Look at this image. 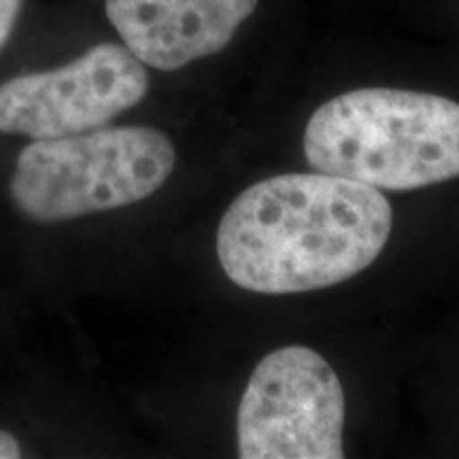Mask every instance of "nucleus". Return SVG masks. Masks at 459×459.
<instances>
[{"label": "nucleus", "instance_id": "obj_1", "mask_svg": "<svg viewBox=\"0 0 459 459\" xmlns=\"http://www.w3.org/2000/svg\"><path fill=\"white\" fill-rule=\"evenodd\" d=\"M394 211L381 189L296 172L247 187L217 230V257L234 285L287 296L349 281L387 245Z\"/></svg>", "mask_w": 459, "mask_h": 459}, {"label": "nucleus", "instance_id": "obj_2", "mask_svg": "<svg viewBox=\"0 0 459 459\" xmlns=\"http://www.w3.org/2000/svg\"><path fill=\"white\" fill-rule=\"evenodd\" d=\"M304 156L313 170L387 192L457 179L459 105L423 91H347L308 119Z\"/></svg>", "mask_w": 459, "mask_h": 459}, {"label": "nucleus", "instance_id": "obj_3", "mask_svg": "<svg viewBox=\"0 0 459 459\" xmlns=\"http://www.w3.org/2000/svg\"><path fill=\"white\" fill-rule=\"evenodd\" d=\"M175 162L169 136L147 126L41 139L17 156L11 198L30 220H77L149 198Z\"/></svg>", "mask_w": 459, "mask_h": 459}, {"label": "nucleus", "instance_id": "obj_4", "mask_svg": "<svg viewBox=\"0 0 459 459\" xmlns=\"http://www.w3.org/2000/svg\"><path fill=\"white\" fill-rule=\"evenodd\" d=\"M344 392L334 368L300 344L255 366L240 398L237 445L243 459H341Z\"/></svg>", "mask_w": 459, "mask_h": 459}, {"label": "nucleus", "instance_id": "obj_5", "mask_svg": "<svg viewBox=\"0 0 459 459\" xmlns=\"http://www.w3.org/2000/svg\"><path fill=\"white\" fill-rule=\"evenodd\" d=\"M145 65L126 45L100 43L51 71L0 85V132L34 141L100 128L145 99Z\"/></svg>", "mask_w": 459, "mask_h": 459}, {"label": "nucleus", "instance_id": "obj_6", "mask_svg": "<svg viewBox=\"0 0 459 459\" xmlns=\"http://www.w3.org/2000/svg\"><path fill=\"white\" fill-rule=\"evenodd\" d=\"M260 0H105L107 17L145 66L170 73L220 54Z\"/></svg>", "mask_w": 459, "mask_h": 459}, {"label": "nucleus", "instance_id": "obj_7", "mask_svg": "<svg viewBox=\"0 0 459 459\" xmlns=\"http://www.w3.org/2000/svg\"><path fill=\"white\" fill-rule=\"evenodd\" d=\"M22 0H0V49L13 32L17 17H20Z\"/></svg>", "mask_w": 459, "mask_h": 459}, {"label": "nucleus", "instance_id": "obj_8", "mask_svg": "<svg viewBox=\"0 0 459 459\" xmlns=\"http://www.w3.org/2000/svg\"><path fill=\"white\" fill-rule=\"evenodd\" d=\"M22 455V446L13 434L0 429V459H15Z\"/></svg>", "mask_w": 459, "mask_h": 459}]
</instances>
